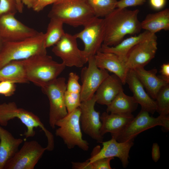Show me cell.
I'll return each mask as SVG.
<instances>
[{"instance_id":"obj_1","label":"cell","mask_w":169,"mask_h":169,"mask_svg":"<svg viewBox=\"0 0 169 169\" xmlns=\"http://www.w3.org/2000/svg\"><path fill=\"white\" fill-rule=\"evenodd\" d=\"M138 9L116 8L105 18V34L103 44L115 46L127 35L139 33L141 29L138 19Z\"/></svg>"},{"instance_id":"obj_2","label":"cell","mask_w":169,"mask_h":169,"mask_svg":"<svg viewBox=\"0 0 169 169\" xmlns=\"http://www.w3.org/2000/svg\"><path fill=\"white\" fill-rule=\"evenodd\" d=\"M15 118L19 120L27 128L24 134L26 138L34 136L36 133L34 128L39 127L44 133L47 138L46 150L51 151L54 150L53 135L46 129L37 115L24 109L18 108L14 102L0 104V125L6 126L9 121Z\"/></svg>"},{"instance_id":"obj_3","label":"cell","mask_w":169,"mask_h":169,"mask_svg":"<svg viewBox=\"0 0 169 169\" xmlns=\"http://www.w3.org/2000/svg\"><path fill=\"white\" fill-rule=\"evenodd\" d=\"M28 81L41 88L58 77L65 66L54 61L47 54H40L21 60Z\"/></svg>"},{"instance_id":"obj_4","label":"cell","mask_w":169,"mask_h":169,"mask_svg":"<svg viewBox=\"0 0 169 169\" xmlns=\"http://www.w3.org/2000/svg\"><path fill=\"white\" fill-rule=\"evenodd\" d=\"M45 34L40 32L23 40L3 42L0 51V69L14 61L21 60L40 54H47Z\"/></svg>"},{"instance_id":"obj_5","label":"cell","mask_w":169,"mask_h":169,"mask_svg":"<svg viewBox=\"0 0 169 169\" xmlns=\"http://www.w3.org/2000/svg\"><path fill=\"white\" fill-rule=\"evenodd\" d=\"M48 17L76 27L84 26L95 16L86 0H60L53 4Z\"/></svg>"},{"instance_id":"obj_6","label":"cell","mask_w":169,"mask_h":169,"mask_svg":"<svg viewBox=\"0 0 169 169\" xmlns=\"http://www.w3.org/2000/svg\"><path fill=\"white\" fill-rule=\"evenodd\" d=\"M80 110L79 107L68 113L64 117L57 121L55 126V134L61 138L69 149L78 146L87 151L89 150V143L83 138L80 117Z\"/></svg>"},{"instance_id":"obj_7","label":"cell","mask_w":169,"mask_h":169,"mask_svg":"<svg viewBox=\"0 0 169 169\" xmlns=\"http://www.w3.org/2000/svg\"><path fill=\"white\" fill-rule=\"evenodd\" d=\"M66 88L65 79L63 77H58L41 88L49 101V124L52 129L55 128L57 121L68 114L64 101Z\"/></svg>"},{"instance_id":"obj_8","label":"cell","mask_w":169,"mask_h":169,"mask_svg":"<svg viewBox=\"0 0 169 169\" xmlns=\"http://www.w3.org/2000/svg\"><path fill=\"white\" fill-rule=\"evenodd\" d=\"M149 113L141 109L137 116L114 138L119 142L133 141L139 134L156 126H161L167 131L169 130V115H159L154 117L150 116Z\"/></svg>"},{"instance_id":"obj_9","label":"cell","mask_w":169,"mask_h":169,"mask_svg":"<svg viewBox=\"0 0 169 169\" xmlns=\"http://www.w3.org/2000/svg\"><path fill=\"white\" fill-rule=\"evenodd\" d=\"M83 27L82 30L74 35L83 42V51L88 60L100 51L103 44L105 34L104 18L94 17Z\"/></svg>"},{"instance_id":"obj_10","label":"cell","mask_w":169,"mask_h":169,"mask_svg":"<svg viewBox=\"0 0 169 169\" xmlns=\"http://www.w3.org/2000/svg\"><path fill=\"white\" fill-rule=\"evenodd\" d=\"M77 39L74 35L65 33L52 48L53 52L65 66L81 67L88 62L83 50L79 49Z\"/></svg>"},{"instance_id":"obj_11","label":"cell","mask_w":169,"mask_h":169,"mask_svg":"<svg viewBox=\"0 0 169 169\" xmlns=\"http://www.w3.org/2000/svg\"><path fill=\"white\" fill-rule=\"evenodd\" d=\"M46 151L36 141H25L4 169H33Z\"/></svg>"},{"instance_id":"obj_12","label":"cell","mask_w":169,"mask_h":169,"mask_svg":"<svg viewBox=\"0 0 169 169\" xmlns=\"http://www.w3.org/2000/svg\"><path fill=\"white\" fill-rule=\"evenodd\" d=\"M38 33L17 19L15 14L8 13L0 16V39L3 42L23 40Z\"/></svg>"},{"instance_id":"obj_13","label":"cell","mask_w":169,"mask_h":169,"mask_svg":"<svg viewBox=\"0 0 169 169\" xmlns=\"http://www.w3.org/2000/svg\"><path fill=\"white\" fill-rule=\"evenodd\" d=\"M96 103L95 95L90 99L81 102L79 106L80 126L84 133L97 142L102 143L103 139L100 133L102 123L100 113L95 109Z\"/></svg>"},{"instance_id":"obj_14","label":"cell","mask_w":169,"mask_h":169,"mask_svg":"<svg viewBox=\"0 0 169 169\" xmlns=\"http://www.w3.org/2000/svg\"><path fill=\"white\" fill-rule=\"evenodd\" d=\"M88 62V66L83 68L81 71V102L91 98L101 83L109 75L107 70L97 67L94 56L90 58Z\"/></svg>"},{"instance_id":"obj_15","label":"cell","mask_w":169,"mask_h":169,"mask_svg":"<svg viewBox=\"0 0 169 169\" xmlns=\"http://www.w3.org/2000/svg\"><path fill=\"white\" fill-rule=\"evenodd\" d=\"M157 39L154 34L133 47L128 53L125 62L129 69L144 67L155 57L157 49Z\"/></svg>"},{"instance_id":"obj_16","label":"cell","mask_w":169,"mask_h":169,"mask_svg":"<svg viewBox=\"0 0 169 169\" xmlns=\"http://www.w3.org/2000/svg\"><path fill=\"white\" fill-rule=\"evenodd\" d=\"M101 143V149L98 146L93 150L91 157L88 159L90 163L102 158L117 157L121 161L124 168L127 166L129 163V153L133 145V141L119 142L112 137L110 140Z\"/></svg>"},{"instance_id":"obj_17","label":"cell","mask_w":169,"mask_h":169,"mask_svg":"<svg viewBox=\"0 0 169 169\" xmlns=\"http://www.w3.org/2000/svg\"><path fill=\"white\" fill-rule=\"evenodd\" d=\"M129 88L133 94L135 100L141 107V110L153 114L156 110L155 100L146 93L142 84L132 69H129L126 79Z\"/></svg>"},{"instance_id":"obj_18","label":"cell","mask_w":169,"mask_h":169,"mask_svg":"<svg viewBox=\"0 0 169 169\" xmlns=\"http://www.w3.org/2000/svg\"><path fill=\"white\" fill-rule=\"evenodd\" d=\"M94 58L99 68L113 73L120 79L123 85L126 84V76L129 69L125 62L115 54L100 51L95 55Z\"/></svg>"},{"instance_id":"obj_19","label":"cell","mask_w":169,"mask_h":169,"mask_svg":"<svg viewBox=\"0 0 169 169\" xmlns=\"http://www.w3.org/2000/svg\"><path fill=\"white\" fill-rule=\"evenodd\" d=\"M131 114L108 113L104 112L100 115L102 126L101 136L110 133L112 137L115 138L121 132L134 118Z\"/></svg>"},{"instance_id":"obj_20","label":"cell","mask_w":169,"mask_h":169,"mask_svg":"<svg viewBox=\"0 0 169 169\" xmlns=\"http://www.w3.org/2000/svg\"><path fill=\"white\" fill-rule=\"evenodd\" d=\"M121 80L115 74L109 75L101 83L95 94L96 103L107 106L122 90Z\"/></svg>"},{"instance_id":"obj_21","label":"cell","mask_w":169,"mask_h":169,"mask_svg":"<svg viewBox=\"0 0 169 169\" xmlns=\"http://www.w3.org/2000/svg\"><path fill=\"white\" fill-rule=\"evenodd\" d=\"M133 69L148 94L154 100H155L160 90L169 84L156 75V69L146 70L144 67H140Z\"/></svg>"},{"instance_id":"obj_22","label":"cell","mask_w":169,"mask_h":169,"mask_svg":"<svg viewBox=\"0 0 169 169\" xmlns=\"http://www.w3.org/2000/svg\"><path fill=\"white\" fill-rule=\"evenodd\" d=\"M23 141L21 138H15L0 126V169H4L6 163L18 150Z\"/></svg>"},{"instance_id":"obj_23","label":"cell","mask_w":169,"mask_h":169,"mask_svg":"<svg viewBox=\"0 0 169 169\" xmlns=\"http://www.w3.org/2000/svg\"><path fill=\"white\" fill-rule=\"evenodd\" d=\"M154 34H155L151 33L145 30L137 35L123 39L118 44L114 46H109L102 44L100 51L115 54L122 60L125 62L127 55L133 47Z\"/></svg>"},{"instance_id":"obj_24","label":"cell","mask_w":169,"mask_h":169,"mask_svg":"<svg viewBox=\"0 0 169 169\" xmlns=\"http://www.w3.org/2000/svg\"><path fill=\"white\" fill-rule=\"evenodd\" d=\"M79 77L75 73L69 74L64 94V101L68 113L79 107L81 103V85L79 82Z\"/></svg>"},{"instance_id":"obj_25","label":"cell","mask_w":169,"mask_h":169,"mask_svg":"<svg viewBox=\"0 0 169 169\" xmlns=\"http://www.w3.org/2000/svg\"><path fill=\"white\" fill-rule=\"evenodd\" d=\"M141 29L155 34L161 30H169V9L147 14L141 22Z\"/></svg>"},{"instance_id":"obj_26","label":"cell","mask_w":169,"mask_h":169,"mask_svg":"<svg viewBox=\"0 0 169 169\" xmlns=\"http://www.w3.org/2000/svg\"><path fill=\"white\" fill-rule=\"evenodd\" d=\"M5 80L15 83L29 82L22 60L12 61L0 69V81Z\"/></svg>"},{"instance_id":"obj_27","label":"cell","mask_w":169,"mask_h":169,"mask_svg":"<svg viewBox=\"0 0 169 169\" xmlns=\"http://www.w3.org/2000/svg\"><path fill=\"white\" fill-rule=\"evenodd\" d=\"M138 104L133 96L126 95L123 90L107 106L106 112L108 113L131 114L136 109Z\"/></svg>"},{"instance_id":"obj_28","label":"cell","mask_w":169,"mask_h":169,"mask_svg":"<svg viewBox=\"0 0 169 169\" xmlns=\"http://www.w3.org/2000/svg\"><path fill=\"white\" fill-rule=\"evenodd\" d=\"M45 34L44 44L46 48L54 46L65 34L63 23L55 18H51Z\"/></svg>"},{"instance_id":"obj_29","label":"cell","mask_w":169,"mask_h":169,"mask_svg":"<svg viewBox=\"0 0 169 169\" xmlns=\"http://www.w3.org/2000/svg\"><path fill=\"white\" fill-rule=\"evenodd\" d=\"M94 16L105 18L116 8L117 0H86Z\"/></svg>"},{"instance_id":"obj_30","label":"cell","mask_w":169,"mask_h":169,"mask_svg":"<svg viewBox=\"0 0 169 169\" xmlns=\"http://www.w3.org/2000/svg\"><path fill=\"white\" fill-rule=\"evenodd\" d=\"M156 100V111L159 115L166 116L169 114V84L163 86L158 93Z\"/></svg>"},{"instance_id":"obj_31","label":"cell","mask_w":169,"mask_h":169,"mask_svg":"<svg viewBox=\"0 0 169 169\" xmlns=\"http://www.w3.org/2000/svg\"><path fill=\"white\" fill-rule=\"evenodd\" d=\"M23 11V6L17 0H0V16L8 13L15 14Z\"/></svg>"},{"instance_id":"obj_32","label":"cell","mask_w":169,"mask_h":169,"mask_svg":"<svg viewBox=\"0 0 169 169\" xmlns=\"http://www.w3.org/2000/svg\"><path fill=\"white\" fill-rule=\"evenodd\" d=\"M15 83L10 81H0V94L6 97L13 95L16 90Z\"/></svg>"},{"instance_id":"obj_33","label":"cell","mask_w":169,"mask_h":169,"mask_svg":"<svg viewBox=\"0 0 169 169\" xmlns=\"http://www.w3.org/2000/svg\"><path fill=\"white\" fill-rule=\"evenodd\" d=\"M114 157L104 158L96 160L91 163L93 169H111V161Z\"/></svg>"},{"instance_id":"obj_34","label":"cell","mask_w":169,"mask_h":169,"mask_svg":"<svg viewBox=\"0 0 169 169\" xmlns=\"http://www.w3.org/2000/svg\"><path fill=\"white\" fill-rule=\"evenodd\" d=\"M146 0H120L117 1L116 8L122 9L130 7L141 6L143 4Z\"/></svg>"},{"instance_id":"obj_35","label":"cell","mask_w":169,"mask_h":169,"mask_svg":"<svg viewBox=\"0 0 169 169\" xmlns=\"http://www.w3.org/2000/svg\"><path fill=\"white\" fill-rule=\"evenodd\" d=\"M59 0H38L32 8L35 12H39L43 10L46 6L54 4Z\"/></svg>"},{"instance_id":"obj_36","label":"cell","mask_w":169,"mask_h":169,"mask_svg":"<svg viewBox=\"0 0 169 169\" xmlns=\"http://www.w3.org/2000/svg\"><path fill=\"white\" fill-rule=\"evenodd\" d=\"M160 75L159 77L169 83V63H164L161 66L160 71Z\"/></svg>"},{"instance_id":"obj_37","label":"cell","mask_w":169,"mask_h":169,"mask_svg":"<svg viewBox=\"0 0 169 169\" xmlns=\"http://www.w3.org/2000/svg\"><path fill=\"white\" fill-rule=\"evenodd\" d=\"M71 164L74 169H93L92 164L88 159L82 162H72Z\"/></svg>"},{"instance_id":"obj_38","label":"cell","mask_w":169,"mask_h":169,"mask_svg":"<svg viewBox=\"0 0 169 169\" xmlns=\"http://www.w3.org/2000/svg\"><path fill=\"white\" fill-rule=\"evenodd\" d=\"M152 158L153 160L155 162H157L160 157V147L156 143H153L152 147Z\"/></svg>"},{"instance_id":"obj_39","label":"cell","mask_w":169,"mask_h":169,"mask_svg":"<svg viewBox=\"0 0 169 169\" xmlns=\"http://www.w3.org/2000/svg\"><path fill=\"white\" fill-rule=\"evenodd\" d=\"M166 0H150L151 6L154 9L159 10L165 6Z\"/></svg>"},{"instance_id":"obj_40","label":"cell","mask_w":169,"mask_h":169,"mask_svg":"<svg viewBox=\"0 0 169 169\" xmlns=\"http://www.w3.org/2000/svg\"><path fill=\"white\" fill-rule=\"evenodd\" d=\"M38 0H22L23 4L26 5L29 8H32Z\"/></svg>"},{"instance_id":"obj_41","label":"cell","mask_w":169,"mask_h":169,"mask_svg":"<svg viewBox=\"0 0 169 169\" xmlns=\"http://www.w3.org/2000/svg\"><path fill=\"white\" fill-rule=\"evenodd\" d=\"M3 43V42L2 40L0 39V51L2 47Z\"/></svg>"},{"instance_id":"obj_42","label":"cell","mask_w":169,"mask_h":169,"mask_svg":"<svg viewBox=\"0 0 169 169\" xmlns=\"http://www.w3.org/2000/svg\"><path fill=\"white\" fill-rule=\"evenodd\" d=\"M19 3L21 5L23 6V4L22 2V0H17Z\"/></svg>"}]
</instances>
